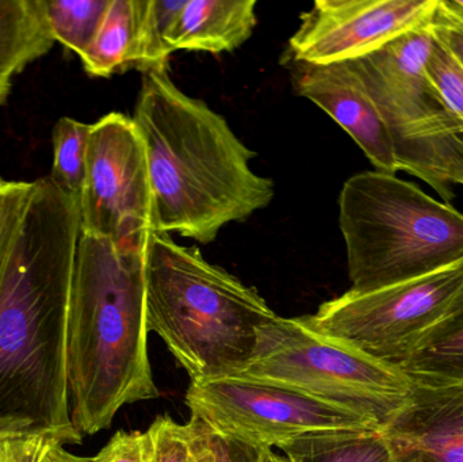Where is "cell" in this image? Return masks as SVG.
Returning <instances> with one entry per match:
<instances>
[{
	"label": "cell",
	"mask_w": 463,
	"mask_h": 462,
	"mask_svg": "<svg viewBox=\"0 0 463 462\" xmlns=\"http://www.w3.org/2000/svg\"><path fill=\"white\" fill-rule=\"evenodd\" d=\"M146 249L81 233L68 312L71 420L81 436L110 428L128 404L160 396L148 357Z\"/></svg>",
	"instance_id": "3"
},
{
	"label": "cell",
	"mask_w": 463,
	"mask_h": 462,
	"mask_svg": "<svg viewBox=\"0 0 463 462\" xmlns=\"http://www.w3.org/2000/svg\"><path fill=\"white\" fill-rule=\"evenodd\" d=\"M186 0H111L94 41L80 56L97 78L167 71L168 34Z\"/></svg>",
	"instance_id": "12"
},
{
	"label": "cell",
	"mask_w": 463,
	"mask_h": 462,
	"mask_svg": "<svg viewBox=\"0 0 463 462\" xmlns=\"http://www.w3.org/2000/svg\"><path fill=\"white\" fill-rule=\"evenodd\" d=\"M426 71L451 110L463 121V70L435 38Z\"/></svg>",
	"instance_id": "24"
},
{
	"label": "cell",
	"mask_w": 463,
	"mask_h": 462,
	"mask_svg": "<svg viewBox=\"0 0 463 462\" xmlns=\"http://www.w3.org/2000/svg\"><path fill=\"white\" fill-rule=\"evenodd\" d=\"M190 434V452L197 462H256L258 449L236 439L220 436L197 417L186 423Z\"/></svg>",
	"instance_id": "21"
},
{
	"label": "cell",
	"mask_w": 463,
	"mask_h": 462,
	"mask_svg": "<svg viewBox=\"0 0 463 462\" xmlns=\"http://www.w3.org/2000/svg\"><path fill=\"white\" fill-rule=\"evenodd\" d=\"M339 225L351 289L411 281L463 259V214L411 182L366 171L343 184Z\"/></svg>",
	"instance_id": "5"
},
{
	"label": "cell",
	"mask_w": 463,
	"mask_h": 462,
	"mask_svg": "<svg viewBox=\"0 0 463 462\" xmlns=\"http://www.w3.org/2000/svg\"><path fill=\"white\" fill-rule=\"evenodd\" d=\"M256 0H186L168 34L171 52L222 53L250 40L258 24Z\"/></svg>",
	"instance_id": "15"
},
{
	"label": "cell",
	"mask_w": 463,
	"mask_h": 462,
	"mask_svg": "<svg viewBox=\"0 0 463 462\" xmlns=\"http://www.w3.org/2000/svg\"><path fill=\"white\" fill-rule=\"evenodd\" d=\"M8 94H10V90H0V105H3V103L5 102Z\"/></svg>",
	"instance_id": "30"
},
{
	"label": "cell",
	"mask_w": 463,
	"mask_h": 462,
	"mask_svg": "<svg viewBox=\"0 0 463 462\" xmlns=\"http://www.w3.org/2000/svg\"><path fill=\"white\" fill-rule=\"evenodd\" d=\"M256 462H291L286 456L278 455L272 449H258V461Z\"/></svg>",
	"instance_id": "29"
},
{
	"label": "cell",
	"mask_w": 463,
	"mask_h": 462,
	"mask_svg": "<svg viewBox=\"0 0 463 462\" xmlns=\"http://www.w3.org/2000/svg\"><path fill=\"white\" fill-rule=\"evenodd\" d=\"M397 369L416 385L463 382V282L443 316Z\"/></svg>",
	"instance_id": "16"
},
{
	"label": "cell",
	"mask_w": 463,
	"mask_h": 462,
	"mask_svg": "<svg viewBox=\"0 0 463 462\" xmlns=\"http://www.w3.org/2000/svg\"><path fill=\"white\" fill-rule=\"evenodd\" d=\"M186 406L220 436L272 449L324 430H381L342 407L298 391L245 377L192 382Z\"/></svg>",
	"instance_id": "9"
},
{
	"label": "cell",
	"mask_w": 463,
	"mask_h": 462,
	"mask_svg": "<svg viewBox=\"0 0 463 462\" xmlns=\"http://www.w3.org/2000/svg\"><path fill=\"white\" fill-rule=\"evenodd\" d=\"M431 21L348 61L388 127L399 171L432 187L446 203L463 186V121L426 71Z\"/></svg>",
	"instance_id": "6"
},
{
	"label": "cell",
	"mask_w": 463,
	"mask_h": 462,
	"mask_svg": "<svg viewBox=\"0 0 463 462\" xmlns=\"http://www.w3.org/2000/svg\"><path fill=\"white\" fill-rule=\"evenodd\" d=\"M234 376L298 391L385 429L405 406L412 382L396 366L307 328L274 317L256 330L250 363Z\"/></svg>",
	"instance_id": "7"
},
{
	"label": "cell",
	"mask_w": 463,
	"mask_h": 462,
	"mask_svg": "<svg viewBox=\"0 0 463 462\" xmlns=\"http://www.w3.org/2000/svg\"><path fill=\"white\" fill-rule=\"evenodd\" d=\"M43 462H94L90 457H80V456L72 455V453L67 452L65 447L61 445H56L49 450Z\"/></svg>",
	"instance_id": "28"
},
{
	"label": "cell",
	"mask_w": 463,
	"mask_h": 462,
	"mask_svg": "<svg viewBox=\"0 0 463 462\" xmlns=\"http://www.w3.org/2000/svg\"><path fill=\"white\" fill-rule=\"evenodd\" d=\"M383 436L394 462H463V382L413 384Z\"/></svg>",
	"instance_id": "14"
},
{
	"label": "cell",
	"mask_w": 463,
	"mask_h": 462,
	"mask_svg": "<svg viewBox=\"0 0 463 462\" xmlns=\"http://www.w3.org/2000/svg\"><path fill=\"white\" fill-rule=\"evenodd\" d=\"M56 445L65 447L54 436L8 437L0 438V462H43Z\"/></svg>",
	"instance_id": "27"
},
{
	"label": "cell",
	"mask_w": 463,
	"mask_h": 462,
	"mask_svg": "<svg viewBox=\"0 0 463 462\" xmlns=\"http://www.w3.org/2000/svg\"><path fill=\"white\" fill-rule=\"evenodd\" d=\"M462 282L463 259L391 287L350 289L299 320L320 335L397 368L443 316Z\"/></svg>",
	"instance_id": "8"
},
{
	"label": "cell",
	"mask_w": 463,
	"mask_h": 462,
	"mask_svg": "<svg viewBox=\"0 0 463 462\" xmlns=\"http://www.w3.org/2000/svg\"><path fill=\"white\" fill-rule=\"evenodd\" d=\"M291 462H394L383 430H324L279 448Z\"/></svg>",
	"instance_id": "18"
},
{
	"label": "cell",
	"mask_w": 463,
	"mask_h": 462,
	"mask_svg": "<svg viewBox=\"0 0 463 462\" xmlns=\"http://www.w3.org/2000/svg\"><path fill=\"white\" fill-rule=\"evenodd\" d=\"M33 192L34 182L0 178V281Z\"/></svg>",
	"instance_id": "22"
},
{
	"label": "cell",
	"mask_w": 463,
	"mask_h": 462,
	"mask_svg": "<svg viewBox=\"0 0 463 462\" xmlns=\"http://www.w3.org/2000/svg\"><path fill=\"white\" fill-rule=\"evenodd\" d=\"M189 462H197V461H195V458L193 457L192 452H190V461Z\"/></svg>",
	"instance_id": "31"
},
{
	"label": "cell",
	"mask_w": 463,
	"mask_h": 462,
	"mask_svg": "<svg viewBox=\"0 0 463 462\" xmlns=\"http://www.w3.org/2000/svg\"><path fill=\"white\" fill-rule=\"evenodd\" d=\"M430 26L435 41L463 70V8L458 0H438Z\"/></svg>",
	"instance_id": "25"
},
{
	"label": "cell",
	"mask_w": 463,
	"mask_h": 462,
	"mask_svg": "<svg viewBox=\"0 0 463 462\" xmlns=\"http://www.w3.org/2000/svg\"><path fill=\"white\" fill-rule=\"evenodd\" d=\"M81 233L122 249H146L152 186L143 136L130 117L110 113L91 125L80 197Z\"/></svg>",
	"instance_id": "10"
},
{
	"label": "cell",
	"mask_w": 463,
	"mask_h": 462,
	"mask_svg": "<svg viewBox=\"0 0 463 462\" xmlns=\"http://www.w3.org/2000/svg\"><path fill=\"white\" fill-rule=\"evenodd\" d=\"M288 65H293L297 94L329 114L377 171L394 175L399 168L388 127L350 62L305 64L288 60Z\"/></svg>",
	"instance_id": "13"
},
{
	"label": "cell",
	"mask_w": 463,
	"mask_h": 462,
	"mask_svg": "<svg viewBox=\"0 0 463 462\" xmlns=\"http://www.w3.org/2000/svg\"><path fill=\"white\" fill-rule=\"evenodd\" d=\"M132 119L148 157L152 232L208 244L274 200V181L250 167L255 152L222 114L181 91L168 71L143 73Z\"/></svg>",
	"instance_id": "2"
},
{
	"label": "cell",
	"mask_w": 463,
	"mask_h": 462,
	"mask_svg": "<svg viewBox=\"0 0 463 462\" xmlns=\"http://www.w3.org/2000/svg\"><path fill=\"white\" fill-rule=\"evenodd\" d=\"M91 125L61 117L52 130L53 167L49 178L65 192L80 197L86 176L87 146Z\"/></svg>",
	"instance_id": "20"
},
{
	"label": "cell",
	"mask_w": 463,
	"mask_h": 462,
	"mask_svg": "<svg viewBox=\"0 0 463 462\" xmlns=\"http://www.w3.org/2000/svg\"><path fill=\"white\" fill-rule=\"evenodd\" d=\"M78 195L49 176L34 192L0 281V438L80 445L71 420L68 312L80 239Z\"/></svg>",
	"instance_id": "1"
},
{
	"label": "cell",
	"mask_w": 463,
	"mask_h": 462,
	"mask_svg": "<svg viewBox=\"0 0 463 462\" xmlns=\"http://www.w3.org/2000/svg\"><path fill=\"white\" fill-rule=\"evenodd\" d=\"M54 42L41 0H0V90Z\"/></svg>",
	"instance_id": "17"
},
{
	"label": "cell",
	"mask_w": 463,
	"mask_h": 462,
	"mask_svg": "<svg viewBox=\"0 0 463 462\" xmlns=\"http://www.w3.org/2000/svg\"><path fill=\"white\" fill-rule=\"evenodd\" d=\"M146 304L149 333L192 382L239 373L255 352L256 330L278 316L258 290L167 233H152L146 246Z\"/></svg>",
	"instance_id": "4"
},
{
	"label": "cell",
	"mask_w": 463,
	"mask_h": 462,
	"mask_svg": "<svg viewBox=\"0 0 463 462\" xmlns=\"http://www.w3.org/2000/svg\"><path fill=\"white\" fill-rule=\"evenodd\" d=\"M438 0H317L288 40V60L353 61L431 21Z\"/></svg>",
	"instance_id": "11"
},
{
	"label": "cell",
	"mask_w": 463,
	"mask_h": 462,
	"mask_svg": "<svg viewBox=\"0 0 463 462\" xmlns=\"http://www.w3.org/2000/svg\"><path fill=\"white\" fill-rule=\"evenodd\" d=\"M111 0H41L56 42L79 57L91 45Z\"/></svg>",
	"instance_id": "19"
},
{
	"label": "cell",
	"mask_w": 463,
	"mask_h": 462,
	"mask_svg": "<svg viewBox=\"0 0 463 462\" xmlns=\"http://www.w3.org/2000/svg\"><path fill=\"white\" fill-rule=\"evenodd\" d=\"M459 5H461V7L463 8V0H458Z\"/></svg>",
	"instance_id": "32"
},
{
	"label": "cell",
	"mask_w": 463,
	"mask_h": 462,
	"mask_svg": "<svg viewBox=\"0 0 463 462\" xmlns=\"http://www.w3.org/2000/svg\"><path fill=\"white\" fill-rule=\"evenodd\" d=\"M148 434L141 431H118L100 449L94 462H148Z\"/></svg>",
	"instance_id": "26"
},
{
	"label": "cell",
	"mask_w": 463,
	"mask_h": 462,
	"mask_svg": "<svg viewBox=\"0 0 463 462\" xmlns=\"http://www.w3.org/2000/svg\"><path fill=\"white\" fill-rule=\"evenodd\" d=\"M148 462H189L190 434L187 425H179L168 415L157 417L146 430Z\"/></svg>",
	"instance_id": "23"
}]
</instances>
